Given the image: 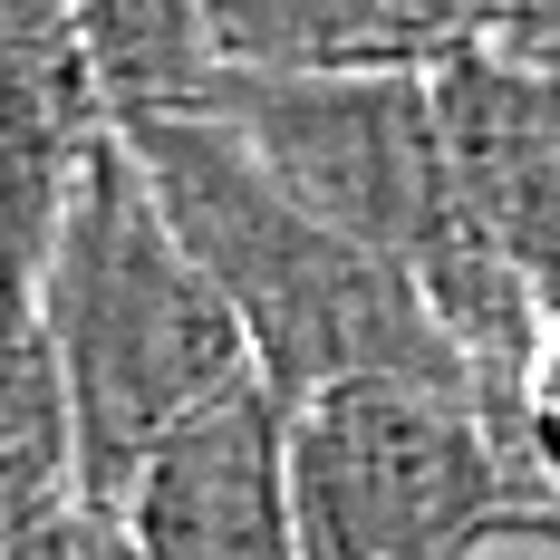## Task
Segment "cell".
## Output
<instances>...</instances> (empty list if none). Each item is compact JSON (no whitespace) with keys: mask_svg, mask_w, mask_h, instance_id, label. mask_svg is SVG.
Wrapping results in <instances>:
<instances>
[{"mask_svg":"<svg viewBox=\"0 0 560 560\" xmlns=\"http://www.w3.org/2000/svg\"><path fill=\"white\" fill-rule=\"evenodd\" d=\"M30 310H39V338L68 387V425H78V503L116 512V493L145 474L165 435L213 416L223 396L261 387L223 290L155 213L116 126L68 194V223L30 280Z\"/></svg>","mask_w":560,"mask_h":560,"instance_id":"obj_1","label":"cell"},{"mask_svg":"<svg viewBox=\"0 0 560 560\" xmlns=\"http://www.w3.org/2000/svg\"><path fill=\"white\" fill-rule=\"evenodd\" d=\"M116 145L136 155L155 213L174 242L223 290L232 329L252 348V377L280 416L348 377H425V387H474L445 329L416 310V290L377 271L358 242H338L319 213H300L271 174L242 155L213 116H126Z\"/></svg>","mask_w":560,"mask_h":560,"instance_id":"obj_2","label":"cell"},{"mask_svg":"<svg viewBox=\"0 0 560 560\" xmlns=\"http://www.w3.org/2000/svg\"><path fill=\"white\" fill-rule=\"evenodd\" d=\"M290 522L300 560H483L541 551V512L474 387L348 377L290 406Z\"/></svg>","mask_w":560,"mask_h":560,"instance_id":"obj_3","label":"cell"},{"mask_svg":"<svg viewBox=\"0 0 560 560\" xmlns=\"http://www.w3.org/2000/svg\"><path fill=\"white\" fill-rule=\"evenodd\" d=\"M425 88H435L445 165L474 232L522 280V300L551 319L560 310V78L503 39H474Z\"/></svg>","mask_w":560,"mask_h":560,"instance_id":"obj_4","label":"cell"},{"mask_svg":"<svg viewBox=\"0 0 560 560\" xmlns=\"http://www.w3.org/2000/svg\"><path fill=\"white\" fill-rule=\"evenodd\" d=\"M136 560H300L290 522V416L261 387L223 396L184 435L145 454V474L116 493Z\"/></svg>","mask_w":560,"mask_h":560,"instance_id":"obj_5","label":"cell"},{"mask_svg":"<svg viewBox=\"0 0 560 560\" xmlns=\"http://www.w3.org/2000/svg\"><path fill=\"white\" fill-rule=\"evenodd\" d=\"M107 145L78 0H0V300H30L68 194Z\"/></svg>","mask_w":560,"mask_h":560,"instance_id":"obj_6","label":"cell"},{"mask_svg":"<svg viewBox=\"0 0 560 560\" xmlns=\"http://www.w3.org/2000/svg\"><path fill=\"white\" fill-rule=\"evenodd\" d=\"M512 0H203L223 68L252 78H435Z\"/></svg>","mask_w":560,"mask_h":560,"instance_id":"obj_7","label":"cell"},{"mask_svg":"<svg viewBox=\"0 0 560 560\" xmlns=\"http://www.w3.org/2000/svg\"><path fill=\"white\" fill-rule=\"evenodd\" d=\"M78 503V425L30 300H0V551Z\"/></svg>","mask_w":560,"mask_h":560,"instance_id":"obj_8","label":"cell"},{"mask_svg":"<svg viewBox=\"0 0 560 560\" xmlns=\"http://www.w3.org/2000/svg\"><path fill=\"white\" fill-rule=\"evenodd\" d=\"M78 39H88V68H97L107 126L184 116L223 68L213 30H203V0H78Z\"/></svg>","mask_w":560,"mask_h":560,"instance_id":"obj_9","label":"cell"},{"mask_svg":"<svg viewBox=\"0 0 560 560\" xmlns=\"http://www.w3.org/2000/svg\"><path fill=\"white\" fill-rule=\"evenodd\" d=\"M503 445H512V474L541 512V551H560V310L541 319L532 338V368L512 387V416H503Z\"/></svg>","mask_w":560,"mask_h":560,"instance_id":"obj_10","label":"cell"},{"mask_svg":"<svg viewBox=\"0 0 560 560\" xmlns=\"http://www.w3.org/2000/svg\"><path fill=\"white\" fill-rule=\"evenodd\" d=\"M0 560H136V541H126V522H116L107 503H68V512H49L39 532H20Z\"/></svg>","mask_w":560,"mask_h":560,"instance_id":"obj_11","label":"cell"},{"mask_svg":"<svg viewBox=\"0 0 560 560\" xmlns=\"http://www.w3.org/2000/svg\"><path fill=\"white\" fill-rule=\"evenodd\" d=\"M493 39H503V49H522V58H541V68L560 78V0H512Z\"/></svg>","mask_w":560,"mask_h":560,"instance_id":"obj_12","label":"cell"}]
</instances>
